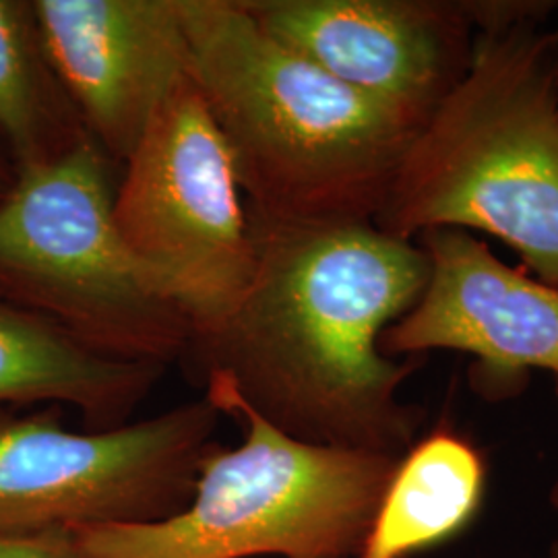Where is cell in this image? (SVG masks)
I'll return each mask as SVG.
<instances>
[{
	"mask_svg": "<svg viewBox=\"0 0 558 558\" xmlns=\"http://www.w3.org/2000/svg\"><path fill=\"white\" fill-rule=\"evenodd\" d=\"M163 366L110 359L0 294V405H71L87 430H112L133 414Z\"/></svg>",
	"mask_w": 558,
	"mask_h": 558,
	"instance_id": "cell-11",
	"label": "cell"
},
{
	"mask_svg": "<svg viewBox=\"0 0 558 558\" xmlns=\"http://www.w3.org/2000/svg\"><path fill=\"white\" fill-rule=\"evenodd\" d=\"M484 484L476 445L440 422L399 459L356 558H408L458 536L478 513Z\"/></svg>",
	"mask_w": 558,
	"mask_h": 558,
	"instance_id": "cell-12",
	"label": "cell"
},
{
	"mask_svg": "<svg viewBox=\"0 0 558 558\" xmlns=\"http://www.w3.org/2000/svg\"><path fill=\"white\" fill-rule=\"evenodd\" d=\"M0 558H71L69 534L0 538Z\"/></svg>",
	"mask_w": 558,
	"mask_h": 558,
	"instance_id": "cell-14",
	"label": "cell"
},
{
	"mask_svg": "<svg viewBox=\"0 0 558 558\" xmlns=\"http://www.w3.org/2000/svg\"><path fill=\"white\" fill-rule=\"evenodd\" d=\"M251 221V281L184 362L294 439L403 458L424 410L399 387L420 360L385 356L380 338L422 296L426 253L375 221Z\"/></svg>",
	"mask_w": 558,
	"mask_h": 558,
	"instance_id": "cell-1",
	"label": "cell"
},
{
	"mask_svg": "<svg viewBox=\"0 0 558 558\" xmlns=\"http://www.w3.org/2000/svg\"><path fill=\"white\" fill-rule=\"evenodd\" d=\"M557 60L532 20L482 29L458 85L410 141L375 226L401 240L486 232L558 288Z\"/></svg>",
	"mask_w": 558,
	"mask_h": 558,
	"instance_id": "cell-3",
	"label": "cell"
},
{
	"mask_svg": "<svg viewBox=\"0 0 558 558\" xmlns=\"http://www.w3.org/2000/svg\"><path fill=\"white\" fill-rule=\"evenodd\" d=\"M89 140L41 38L34 0H0V147L15 172Z\"/></svg>",
	"mask_w": 558,
	"mask_h": 558,
	"instance_id": "cell-13",
	"label": "cell"
},
{
	"mask_svg": "<svg viewBox=\"0 0 558 558\" xmlns=\"http://www.w3.org/2000/svg\"><path fill=\"white\" fill-rule=\"evenodd\" d=\"M557 396H558V380H557ZM550 502H553V507L558 511V480L555 482V486H553V490H550Z\"/></svg>",
	"mask_w": 558,
	"mask_h": 558,
	"instance_id": "cell-16",
	"label": "cell"
},
{
	"mask_svg": "<svg viewBox=\"0 0 558 558\" xmlns=\"http://www.w3.org/2000/svg\"><path fill=\"white\" fill-rule=\"evenodd\" d=\"M114 221L131 253L191 319L193 338L226 319L244 294L257 260L253 221L193 77L122 163Z\"/></svg>",
	"mask_w": 558,
	"mask_h": 558,
	"instance_id": "cell-7",
	"label": "cell"
},
{
	"mask_svg": "<svg viewBox=\"0 0 558 558\" xmlns=\"http://www.w3.org/2000/svg\"><path fill=\"white\" fill-rule=\"evenodd\" d=\"M114 168L87 140L17 172L0 201V294L98 354L168 368L193 325L120 236Z\"/></svg>",
	"mask_w": 558,
	"mask_h": 558,
	"instance_id": "cell-5",
	"label": "cell"
},
{
	"mask_svg": "<svg viewBox=\"0 0 558 558\" xmlns=\"http://www.w3.org/2000/svg\"><path fill=\"white\" fill-rule=\"evenodd\" d=\"M34 9L85 133L124 163L191 80L180 0H34Z\"/></svg>",
	"mask_w": 558,
	"mask_h": 558,
	"instance_id": "cell-9",
	"label": "cell"
},
{
	"mask_svg": "<svg viewBox=\"0 0 558 558\" xmlns=\"http://www.w3.org/2000/svg\"><path fill=\"white\" fill-rule=\"evenodd\" d=\"M550 36V44H553V50H555V54L558 57V29L555 34H548Z\"/></svg>",
	"mask_w": 558,
	"mask_h": 558,
	"instance_id": "cell-17",
	"label": "cell"
},
{
	"mask_svg": "<svg viewBox=\"0 0 558 558\" xmlns=\"http://www.w3.org/2000/svg\"><path fill=\"white\" fill-rule=\"evenodd\" d=\"M260 29L333 80L422 126L458 85L476 29L468 2L240 0Z\"/></svg>",
	"mask_w": 558,
	"mask_h": 558,
	"instance_id": "cell-8",
	"label": "cell"
},
{
	"mask_svg": "<svg viewBox=\"0 0 558 558\" xmlns=\"http://www.w3.org/2000/svg\"><path fill=\"white\" fill-rule=\"evenodd\" d=\"M15 177H17V172H15L13 163L7 158V154L0 147V201L9 195V191H11L13 182H15Z\"/></svg>",
	"mask_w": 558,
	"mask_h": 558,
	"instance_id": "cell-15",
	"label": "cell"
},
{
	"mask_svg": "<svg viewBox=\"0 0 558 558\" xmlns=\"http://www.w3.org/2000/svg\"><path fill=\"white\" fill-rule=\"evenodd\" d=\"M244 439L203 459L179 513L69 532L71 558H356L399 459L294 439L220 377L203 383Z\"/></svg>",
	"mask_w": 558,
	"mask_h": 558,
	"instance_id": "cell-4",
	"label": "cell"
},
{
	"mask_svg": "<svg viewBox=\"0 0 558 558\" xmlns=\"http://www.w3.org/2000/svg\"><path fill=\"white\" fill-rule=\"evenodd\" d=\"M180 15L251 220L375 221L420 126L269 38L240 0H180Z\"/></svg>",
	"mask_w": 558,
	"mask_h": 558,
	"instance_id": "cell-2",
	"label": "cell"
},
{
	"mask_svg": "<svg viewBox=\"0 0 558 558\" xmlns=\"http://www.w3.org/2000/svg\"><path fill=\"white\" fill-rule=\"evenodd\" d=\"M205 398L112 430H69L59 405H0V538L140 525L179 513L218 445Z\"/></svg>",
	"mask_w": 558,
	"mask_h": 558,
	"instance_id": "cell-6",
	"label": "cell"
},
{
	"mask_svg": "<svg viewBox=\"0 0 558 558\" xmlns=\"http://www.w3.org/2000/svg\"><path fill=\"white\" fill-rule=\"evenodd\" d=\"M550 558H558V539L553 544V550H550Z\"/></svg>",
	"mask_w": 558,
	"mask_h": 558,
	"instance_id": "cell-18",
	"label": "cell"
},
{
	"mask_svg": "<svg viewBox=\"0 0 558 558\" xmlns=\"http://www.w3.org/2000/svg\"><path fill=\"white\" fill-rule=\"evenodd\" d=\"M428 281L418 302L380 338L389 359L458 350L478 359L482 379L511 389L532 368L558 377V288L497 259L458 228L420 234Z\"/></svg>",
	"mask_w": 558,
	"mask_h": 558,
	"instance_id": "cell-10",
	"label": "cell"
}]
</instances>
